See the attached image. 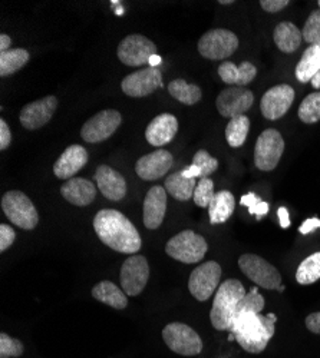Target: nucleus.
Instances as JSON below:
<instances>
[{
    "label": "nucleus",
    "mask_w": 320,
    "mask_h": 358,
    "mask_svg": "<svg viewBox=\"0 0 320 358\" xmlns=\"http://www.w3.org/2000/svg\"><path fill=\"white\" fill-rule=\"evenodd\" d=\"M94 229L99 240L116 252L135 255L141 250L142 241L137 228L120 211H99L94 218Z\"/></svg>",
    "instance_id": "1"
},
{
    "label": "nucleus",
    "mask_w": 320,
    "mask_h": 358,
    "mask_svg": "<svg viewBox=\"0 0 320 358\" xmlns=\"http://www.w3.org/2000/svg\"><path fill=\"white\" fill-rule=\"evenodd\" d=\"M277 318L272 313L269 315L261 314H243L235 320L231 327V334L247 352H263L274 336V324Z\"/></svg>",
    "instance_id": "2"
},
{
    "label": "nucleus",
    "mask_w": 320,
    "mask_h": 358,
    "mask_svg": "<svg viewBox=\"0 0 320 358\" xmlns=\"http://www.w3.org/2000/svg\"><path fill=\"white\" fill-rule=\"evenodd\" d=\"M246 294V288L239 280H227L218 287L210 313V320L216 330H231L236 320L239 304Z\"/></svg>",
    "instance_id": "3"
},
{
    "label": "nucleus",
    "mask_w": 320,
    "mask_h": 358,
    "mask_svg": "<svg viewBox=\"0 0 320 358\" xmlns=\"http://www.w3.org/2000/svg\"><path fill=\"white\" fill-rule=\"evenodd\" d=\"M207 241L201 235L187 229L172 236L165 245V252L180 262L195 264L207 254Z\"/></svg>",
    "instance_id": "4"
},
{
    "label": "nucleus",
    "mask_w": 320,
    "mask_h": 358,
    "mask_svg": "<svg viewBox=\"0 0 320 358\" xmlns=\"http://www.w3.org/2000/svg\"><path fill=\"white\" fill-rule=\"evenodd\" d=\"M2 210L12 224L31 231L39 222V214L34 202L20 191H9L2 198Z\"/></svg>",
    "instance_id": "5"
},
{
    "label": "nucleus",
    "mask_w": 320,
    "mask_h": 358,
    "mask_svg": "<svg viewBox=\"0 0 320 358\" xmlns=\"http://www.w3.org/2000/svg\"><path fill=\"white\" fill-rule=\"evenodd\" d=\"M239 266L243 274L266 289H279L281 287V275L277 268L256 254H244L239 258Z\"/></svg>",
    "instance_id": "6"
},
{
    "label": "nucleus",
    "mask_w": 320,
    "mask_h": 358,
    "mask_svg": "<svg viewBox=\"0 0 320 358\" xmlns=\"http://www.w3.org/2000/svg\"><path fill=\"white\" fill-rule=\"evenodd\" d=\"M162 338L171 351L184 357L198 355L202 351L201 337L190 325L183 322H171L165 325Z\"/></svg>",
    "instance_id": "7"
},
{
    "label": "nucleus",
    "mask_w": 320,
    "mask_h": 358,
    "mask_svg": "<svg viewBox=\"0 0 320 358\" xmlns=\"http://www.w3.org/2000/svg\"><path fill=\"white\" fill-rule=\"evenodd\" d=\"M239 48V38L227 29H213L198 41V52L210 61H223Z\"/></svg>",
    "instance_id": "8"
},
{
    "label": "nucleus",
    "mask_w": 320,
    "mask_h": 358,
    "mask_svg": "<svg viewBox=\"0 0 320 358\" xmlns=\"http://www.w3.org/2000/svg\"><path fill=\"white\" fill-rule=\"evenodd\" d=\"M284 152V139L276 129H266L257 138L254 148V164L260 171H273Z\"/></svg>",
    "instance_id": "9"
},
{
    "label": "nucleus",
    "mask_w": 320,
    "mask_h": 358,
    "mask_svg": "<svg viewBox=\"0 0 320 358\" xmlns=\"http://www.w3.org/2000/svg\"><path fill=\"white\" fill-rule=\"evenodd\" d=\"M221 280V266L216 261H207L197 266L188 280V289L195 300L204 303L214 294Z\"/></svg>",
    "instance_id": "10"
},
{
    "label": "nucleus",
    "mask_w": 320,
    "mask_h": 358,
    "mask_svg": "<svg viewBox=\"0 0 320 358\" xmlns=\"http://www.w3.org/2000/svg\"><path fill=\"white\" fill-rule=\"evenodd\" d=\"M123 122V116L118 110L106 109L85 122L81 131V136L85 142L98 143L111 138L115 131L120 128Z\"/></svg>",
    "instance_id": "11"
},
{
    "label": "nucleus",
    "mask_w": 320,
    "mask_h": 358,
    "mask_svg": "<svg viewBox=\"0 0 320 358\" xmlns=\"http://www.w3.org/2000/svg\"><path fill=\"white\" fill-rule=\"evenodd\" d=\"M155 52V43L141 35H130L118 46L120 61L124 65L134 68L148 64Z\"/></svg>",
    "instance_id": "12"
},
{
    "label": "nucleus",
    "mask_w": 320,
    "mask_h": 358,
    "mask_svg": "<svg viewBox=\"0 0 320 358\" xmlns=\"http://www.w3.org/2000/svg\"><path fill=\"white\" fill-rule=\"evenodd\" d=\"M150 278V266L144 255L130 257L121 266V287L127 295L141 294Z\"/></svg>",
    "instance_id": "13"
},
{
    "label": "nucleus",
    "mask_w": 320,
    "mask_h": 358,
    "mask_svg": "<svg viewBox=\"0 0 320 358\" xmlns=\"http://www.w3.org/2000/svg\"><path fill=\"white\" fill-rule=\"evenodd\" d=\"M254 103V95L251 91L240 86L225 87L217 96V110L224 117H236L244 115Z\"/></svg>",
    "instance_id": "14"
},
{
    "label": "nucleus",
    "mask_w": 320,
    "mask_h": 358,
    "mask_svg": "<svg viewBox=\"0 0 320 358\" xmlns=\"http://www.w3.org/2000/svg\"><path fill=\"white\" fill-rule=\"evenodd\" d=\"M295 101V89L290 85H277L263 95L260 102L261 113L270 121H277L290 109Z\"/></svg>",
    "instance_id": "15"
},
{
    "label": "nucleus",
    "mask_w": 320,
    "mask_h": 358,
    "mask_svg": "<svg viewBox=\"0 0 320 358\" xmlns=\"http://www.w3.org/2000/svg\"><path fill=\"white\" fill-rule=\"evenodd\" d=\"M121 87L125 95L142 98L162 87V75L157 68H145L124 78Z\"/></svg>",
    "instance_id": "16"
},
{
    "label": "nucleus",
    "mask_w": 320,
    "mask_h": 358,
    "mask_svg": "<svg viewBox=\"0 0 320 358\" xmlns=\"http://www.w3.org/2000/svg\"><path fill=\"white\" fill-rule=\"evenodd\" d=\"M56 108H57L56 96H46L43 99L29 103L20 110V115H19L20 124L25 129L36 131L50 121Z\"/></svg>",
    "instance_id": "17"
},
{
    "label": "nucleus",
    "mask_w": 320,
    "mask_h": 358,
    "mask_svg": "<svg viewBox=\"0 0 320 358\" xmlns=\"http://www.w3.org/2000/svg\"><path fill=\"white\" fill-rule=\"evenodd\" d=\"M172 155L165 149H158L138 159L135 165L137 175L144 181H155L164 176L172 166Z\"/></svg>",
    "instance_id": "18"
},
{
    "label": "nucleus",
    "mask_w": 320,
    "mask_h": 358,
    "mask_svg": "<svg viewBox=\"0 0 320 358\" xmlns=\"http://www.w3.org/2000/svg\"><path fill=\"white\" fill-rule=\"evenodd\" d=\"M95 181L101 194L109 201H120L127 195L125 178L111 166L101 165L95 172Z\"/></svg>",
    "instance_id": "19"
},
{
    "label": "nucleus",
    "mask_w": 320,
    "mask_h": 358,
    "mask_svg": "<svg viewBox=\"0 0 320 358\" xmlns=\"http://www.w3.org/2000/svg\"><path fill=\"white\" fill-rule=\"evenodd\" d=\"M167 211V191L162 187H153L144 199V225L148 229H158Z\"/></svg>",
    "instance_id": "20"
},
{
    "label": "nucleus",
    "mask_w": 320,
    "mask_h": 358,
    "mask_svg": "<svg viewBox=\"0 0 320 358\" xmlns=\"http://www.w3.org/2000/svg\"><path fill=\"white\" fill-rule=\"evenodd\" d=\"M88 162V152L81 145H71L53 165V173L60 179H72Z\"/></svg>",
    "instance_id": "21"
},
{
    "label": "nucleus",
    "mask_w": 320,
    "mask_h": 358,
    "mask_svg": "<svg viewBox=\"0 0 320 358\" xmlns=\"http://www.w3.org/2000/svg\"><path fill=\"white\" fill-rule=\"evenodd\" d=\"M179 131L177 117L171 113L155 116L145 131V139L153 146H162L174 139Z\"/></svg>",
    "instance_id": "22"
},
{
    "label": "nucleus",
    "mask_w": 320,
    "mask_h": 358,
    "mask_svg": "<svg viewBox=\"0 0 320 358\" xmlns=\"http://www.w3.org/2000/svg\"><path fill=\"white\" fill-rule=\"evenodd\" d=\"M62 196L72 205L86 206L94 202L97 187L83 178H72L61 187Z\"/></svg>",
    "instance_id": "23"
},
{
    "label": "nucleus",
    "mask_w": 320,
    "mask_h": 358,
    "mask_svg": "<svg viewBox=\"0 0 320 358\" xmlns=\"http://www.w3.org/2000/svg\"><path fill=\"white\" fill-rule=\"evenodd\" d=\"M218 75L227 85H239L240 87H244V85L253 82L257 75V69L250 62H243L240 66L232 62H223L218 66Z\"/></svg>",
    "instance_id": "24"
},
{
    "label": "nucleus",
    "mask_w": 320,
    "mask_h": 358,
    "mask_svg": "<svg viewBox=\"0 0 320 358\" xmlns=\"http://www.w3.org/2000/svg\"><path fill=\"white\" fill-rule=\"evenodd\" d=\"M273 39L276 46L284 53H293L300 48L303 35L300 29L292 22H281L276 26Z\"/></svg>",
    "instance_id": "25"
},
{
    "label": "nucleus",
    "mask_w": 320,
    "mask_h": 358,
    "mask_svg": "<svg viewBox=\"0 0 320 358\" xmlns=\"http://www.w3.org/2000/svg\"><path fill=\"white\" fill-rule=\"evenodd\" d=\"M92 296L99 303H104L115 310H124L128 306V298L124 289L116 287L111 281H102L92 288Z\"/></svg>",
    "instance_id": "26"
},
{
    "label": "nucleus",
    "mask_w": 320,
    "mask_h": 358,
    "mask_svg": "<svg viewBox=\"0 0 320 358\" xmlns=\"http://www.w3.org/2000/svg\"><path fill=\"white\" fill-rule=\"evenodd\" d=\"M236 208V198L230 191H220L214 195L210 206H209V215L211 224H223L225 222Z\"/></svg>",
    "instance_id": "27"
},
{
    "label": "nucleus",
    "mask_w": 320,
    "mask_h": 358,
    "mask_svg": "<svg viewBox=\"0 0 320 358\" xmlns=\"http://www.w3.org/2000/svg\"><path fill=\"white\" fill-rule=\"evenodd\" d=\"M320 71V43L310 45L296 66V78L299 82H310L312 78Z\"/></svg>",
    "instance_id": "28"
},
{
    "label": "nucleus",
    "mask_w": 320,
    "mask_h": 358,
    "mask_svg": "<svg viewBox=\"0 0 320 358\" xmlns=\"http://www.w3.org/2000/svg\"><path fill=\"white\" fill-rule=\"evenodd\" d=\"M195 179L186 178L181 172H176L165 179V191L179 201H188L195 191Z\"/></svg>",
    "instance_id": "29"
},
{
    "label": "nucleus",
    "mask_w": 320,
    "mask_h": 358,
    "mask_svg": "<svg viewBox=\"0 0 320 358\" xmlns=\"http://www.w3.org/2000/svg\"><path fill=\"white\" fill-rule=\"evenodd\" d=\"M31 59V55L26 49H11L0 52V76H9L20 71Z\"/></svg>",
    "instance_id": "30"
},
{
    "label": "nucleus",
    "mask_w": 320,
    "mask_h": 358,
    "mask_svg": "<svg viewBox=\"0 0 320 358\" xmlns=\"http://www.w3.org/2000/svg\"><path fill=\"white\" fill-rule=\"evenodd\" d=\"M168 92L174 99H177L188 106L195 105L202 96L201 89L197 85L187 83L184 79H174L172 82H169Z\"/></svg>",
    "instance_id": "31"
},
{
    "label": "nucleus",
    "mask_w": 320,
    "mask_h": 358,
    "mask_svg": "<svg viewBox=\"0 0 320 358\" xmlns=\"http://www.w3.org/2000/svg\"><path fill=\"white\" fill-rule=\"evenodd\" d=\"M250 131V119L246 115H240L230 119V122L225 127V139L227 143L232 148L242 146Z\"/></svg>",
    "instance_id": "32"
},
{
    "label": "nucleus",
    "mask_w": 320,
    "mask_h": 358,
    "mask_svg": "<svg viewBox=\"0 0 320 358\" xmlns=\"http://www.w3.org/2000/svg\"><path fill=\"white\" fill-rule=\"evenodd\" d=\"M320 280V252H314L302 261L296 271V281L309 285Z\"/></svg>",
    "instance_id": "33"
},
{
    "label": "nucleus",
    "mask_w": 320,
    "mask_h": 358,
    "mask_svg": "<svg viewBox=\"0 0 320 358\" xmlns=\"http://www.w3.org/2000/svg\"><path fill=\"white\" fill-rule=\"evenodd\" d=\"M299 117L305 124H316L320 121V92L307 95L299 106Z\"/></svg>",
    "instance_id": "34"
},
{
    "label": "nucleus",
    "mask_w": 320,
    "mask_h": 358,
    "mask_svg": "<svg viewBox=\"0 0 320 358\" xmlns=\"http://www.w3.org/2000/svg\"><path fill=\"white\" fill-rule=\"evenodd\" d=\"M265 308V298L258 292L257 288L250 289V292L246 294V296L242 300L237 308L236 318L243 314H260Z\"/></svg>",
    "instance_id": "35"
},
{
    "label": "nucleus",
    "mask_w": 320,
    "mask_h": 358,
    "mask_svg": "<svg viewBox=\"0 0 320 358\" xmlns=\"http://www.w3.org/2000/svg\"><path fill=\"white\" fill-rule=\"evenodd\" d=\"M214 195H216L214 182L211 181L210 178H201L200 182L195 187L193 199H194L197 206L206 208V206H210Z\"/></svg>",
    "instance_id": "36"
},
{
    "label": "nucleus",
    "mask_w": 320,
    "mask_h": 358,
    "mask_svg": "<svg viewBox=\"0 0 320 358\" xmlns=\"http://www.w3.org/2000/svg\"><path fill=\"white\" fill-rule=\"evenodd\" d=\"M303 41H306L309 45H319L320 43V9L313 10L310 16L307 17L305 26H303Z\"/></svg>",
    "instance_id": "37"
},
{
    "label": "nucleus",
    "mask_w": 320,
    "mask_h": 358,
    "mask_svg": "<svg viewBox=\"0 0 320 358\" xmlns=\"http://www.w3.org/2000/svg\"><path fill=\"white\" fill-rule=\"evenodd\" d=\"M25 347L20 340L12 338L8 334H0V358H18L23 354Z\"/></svg>",
    "instance_id": "38"
},
{
    "label": "nucleus",
    "mask_w": 320,
    "mask_h": 358,
    "mask_svg": "<svg viewBox=\"0 0 320 358\" xmlns=\"http://www.w3.org/2000/svg\"><path fill=\"white\" fill-rule=\"evenodd\" d=\"M193 165H195L200 169L201 178H207L209 175H211L213 172L217 171L218 161L216 158H211L209 155V152H206V151H198L194 155Z\"/></svg>",
    "instance_id": "39"
},
{
    "label": "nucleus",
    "mask_w": 320,
    "mask_h": 358,
    "mask_svg": "<svg viewBox=\"0 0 320 358\" xmlns=\"http://www.w3.org/2000/svg\"><path fill=\"white\" fill-rule=\"evenodd\" d=\"M16 240V232L12 227L2 224L0 225V252H5Z\"/></svg>",
    "instance_id": "40"
},
{
    "label": "nucleus",
    "mask_w": 320,
    "mask_h": 358,
    "mask_svg": "<svg viewBox=\"0 0 320 358\" xmlns=\"http://www.w3.org/2000/svg\"><path fill=\"white\" fill-rule=\"evenodd\" d=\"M260 5L263 10L269 13H276L283 10L287 5H290V2L288 0H261Z\"/></svg>",
    "instance_id": "41"
},
{
    "label": "nucleus",
    "mask_w": 320,
    "mask_h": 358,
    "mask_svg": "<svg viewBox=\"0 0 320 358\" xmlns=\"http://www.w3.org/2000/svg\"><path fill=\"white\" fill-rule=\"evenodd\" d=\"M11 141H12L11 129L4 119H0V149L5 151V149L11 145Z\"/></svg>",
    "instance_id": "42"
},
{
    "label": "nucleus",
    "mask_w": 320,
    "mask_h": 358,
    "mask_svg": "<svg viewBox=\"0 0 320 358\" xmlns=\"http://www.w3.org/2000/svg\"><path fill=\"white\" fill-rule=\"evenodd\" d=\"M306 327L313 334H320V313L309 314L306 318Z\"/></svg>",
    "instance_id": "43"
},
{
    "label": "nucleus",
    "mask_w": 320,
    "mask_h": 358,
    "mask_svg": "<svg viewBox=\"0 0 320 358\" xmlns=\"http://www.w3.org/2000/svg\"><path fill=\"white\" fill-rule=\"evenodd\" d=\"M316 228H320V221L317 218H312V220H307V221H305L302 224L300 232L302 234H309V232H312Z\"/></svg>",
    "instance_id": "44"
},
{
    "label": "nucleus",
    "mask_w": 320,
    "mask_h": 358,
    "mask_svg": "<svg viewBox=\"0 0 320 358\" xmlns=\"http://www.w3.org/2000/svg\"><path fill=\"white\" fill-rule=\"evenodd\" d=\"M258 202H260V201H258L257 195H256V194H253V192H250V194H247V195H244V196L242 198V205L249 206L250 210H251L253 206H256Z\"/></svg>",
    "instance_id": "45"
},
{
    "label": "nucleus",
    "mask_w": 320,
    "mask_h": 358,
    "mask_svg": "<svg viewBox=\"0 0 320 358\" xmlns=\"http://www.w3.org/2000/svg\"><path fill=\"white\" fill-rule=\"evenodd\" d=\"M181 173H183L186 178H191V179H195L197 176H201V172H200V169H198L195 165H190L188 168H186L184 171H181Z\"/></svg>",
    "instance_id": "46"
},
{
    "label": "nucleus",
    "mask_w": 320,
    "mask_h": 358,
    "mask_svg": "<svg viewBox=\"0 0 320 358\" xmlns=\"http://www.w3.org/2000/svg\"><path fill=\"white\" fill-rule=\"evenodd\" d=\"M279 218H280L281 228H287L290 225V218H288V213H287L286 208H280V210H279Z\"/></svg>",
    "instance_id": "47"
},
{
    "label": "nucleus",
    "mask_w": 320,
    "mask_h": 358,
    "mask_svg": "<svg viewBox=\"0 0 320 358\" xmlns=\"http://www.w3.org/2000/svg\"><path fill=\"white\" fill-rule=\"evenodd\" d=\"M11 45H12V41H11V38L8 35L0 36V52L11 50Z\"/></svg>",
    "instance_id": "48"
},
{
    "label": "nucleus",
    "mask_w": 320,
    "mask_h": 358,
    "mask_svg": "<svg viewBox=\"0 0 320 358\" xmlns=\"http://www.w3.org/2000/svg\"><path fill=\"white\" fill-rule=\"evenodd\" d=\"M312 86L314 87V89H320V71L312 78Z\"/></svg>",
    "instance_id": "49"
},
{
    "label": "nucleus",
    "mask_w": 320,
    "mask_h": 358,
    "mask_svg": "<svg viewBox=\"0 0 320 358\" xmlns=\"http://www.w3.org/2000/svg\"><path fill=\"white\" fill-rule=\"evenodd\" d=\"M150 68H155V66H158L160 64H161V57L160 56H157V55H154L151 59H150Z\"/></svg>",
    "instance_id": "50"
},
{
    "label": "nucleus",
    "mask_w": 320,
    "mask_h": 358,
    "mask_svg": "<svg viewBox=\"0 0 320 358\" xmlns=\"http://www.w3.org/2000/svg\"><path fill=\"white\" fill-rule=\"evenodd\" d=\"M220 3L221 5H231L232 0H220Z\"/></svg>",
    "instance_id": "51"
},
{
    "label": "nucleus",
    "mask_w": 320,
    "mask_h": 358,
    "mask_svg": "<svg viewBox=\"0 0 320 358\" xmlns=\"http://www.w3.org/2000/svg\"><path fill=\"white\" fill-rule=\"evenodd\" d=\"M115 12H116V15H123L124 9H123V8H116V9H115Z\"/></svg>",
    "instance_id": "52"
},
{
    "label": "nucleus",
    "mask_w": 320,
    "mask_h": 358,
    "mask_svg": "<svg viewBox=\"0 0 320 358\" xmlns=\"http://www.w3.org/2000/svg\"><path fill=\"white\" fill-rule=\"evenodd\" d=\"M317 5H319V8H320V0H319V2H317Z\"/></svg>",
    "instance_id": "53"
}]
</instances>
